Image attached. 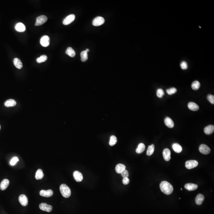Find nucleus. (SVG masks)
<instances>
[{
	"label": "nucleus",
	"instance_id": "1",
	"mask_svg": "<svg viewBox=\"0 0 214 214\" xmlns=\"http://www.w3.org/2000/svg\"><path fill=\"white\" fill-rule=\"evenodd\" d=\"M160 188L161 191L166 195H170L173 191V186L169 183L165 181H163L161 183Z\"/></svg>",
	"mask_w": 214,
	"mask_h": 214
},
{
	"label": "nucleus",
	"instance_id": "2",
	"mask_svg": "<svg viewBox=\"0 0 214 214\" xmlns=\"http://www.w3.org/2000/svg\"><path fill=\"white\" fill-rule=\"evenodd\" d=\"M60 191L63 197L68 198L71 195V191L68 186L65 184H62L60 188Z\"/></svg>",
	"mask_w": 214,
	"mask_h": 214
},
{
	"label": "nucleus",
	"instance_id": "3",
	"mask_svg": "<svg viewBox=\"0 0 214 214\" xmlns=\"http://www.w3.org/2000/svg\"><path fill=\"white\" fill-rule=\"evenodd\" d=\"M48 19V18L47 16L45 15H42L37 17L36 19V21L35 23V26H39L43 24L44 23L47 22Z\"/></svg>",
	"mask_w": 214,
	"mask_h": 214
},
{
	"label": "nucleus",
	"instance_id": "4",
	"mask_svg": "<svg viewBox=\"0 0 214 214\" xmlns=\"http://www.w3.org/2000/svg\"><path fill=\"white\" fill-rule=\"evenodd\" d=\"M198 163L196 160H189L187 161L185 164L186 168L188 169H191L198 166Z\"/></svg>",
	"mask_w": 214,
	"mask_h": 214
},
{
	"label": "nucleus",
	"instance_id": "5",
	"mask_svg": "<svg viewBox=\"0 0 214 214\" xmlns=\"http://www.w3.org/2000/svg\"><path fill=\"white\" fill-rule=\"evenodd\" d=\"M105 22V19L103 17L99 16L96 17L92 21V24L95 26H99L103 24Z\"/></svg>",
	"mask_w": 214,
	"mask_h": 214
},
{
	"label": "nucleus",
	"instance_id": "6",
	"mask_svg": "<svg viewBox=\"0 0 214 214\" xmlns=\"http://www.w3.org/2000/svg\"><path fill=\"white\" fill-rule=\"evenodd\" d=\"M199 151L203 154L207 155L211 152V149L207 145L201 144L199 147Z\"/></svg>",
	"mask_w": 214,
	"mask_h": 214
},
{
	"label": "nucleus",
	"instance_id": "7",
	"mask_svg": "<svg viewBox=\"0 0 214 214\" xmlns=\"http://www.w3.org/2000/svg\"><path fill=\"white\" fill-rule=\"evenodd\" d=\"M75 16L74 14H70L66 17L63 20V24L64 25H68L72 23L75 19Z\"/></svg>",
	"mask_w": 214,
	"mask_h": 214
},
{
	"label": "nucleus",
	"instance_id": "8",
	"mask_svg": "<svg viewBox=\"0 0 214 214\" xmlns=\"http://www.w3.org/2000/svg\"><path fill=\"white\" fill-rule=\"evenodd\" d=\"M40 43L43 47H48L50 45V38L48 36H43L41 38Z\"/></svg>",
	"mask_w": 214,
	"mask_h": 214
},
{
	"label": "nucleus",
	"instance_id": "9",
	"mask_svg": "<svg viewBox=\"0 0 214 214\" xmlns=\"http://www.w3.org/2000/svg\"><path fill=\"white\" fill-rule=\"evenodd\" d=\"M39 207L40 209L43 211L50 212L52 210V206L50 205H48L46 203H41V204H40Z\"/></svg>",
	"mask_w": 214,
	"mask_h": 214
},
{
	"label": "nucleus",
	"instance_id": "10",
	"mask_svg": "<svg viewBox=\"0 0 214 214\" xmlns=\"http://www.w3.org/2000/svg\"><path fill=\"white\" fill-rule=\"evenodd\" d=\"M19 201L21 205L23 206H27L28 203V198L24 194H22L19 196Z\"/></svg>",
	"mask_w": 214,
	"mask_h": 214
},
{
	"label": "nucleus",
	"instance_id": "11",
	"mask_svg": "<svg viewBox=\"0 0 214 214\" xmlns=\"http://www.w3.org/2000/svg\"><path fill=\"white\" fill-rule=\"evenodd\" d=\"M40 195L43 197L49 198L52 196L53 195V192L51 190H42L40 192Z\"/></svg>",
	"mask_w": 214,
	"mask_h": 214
},
{
	"label": "nucleus",
	"instance_id": "12",
	"mask_svg": "<svg viewBox=\"0 0 214 214\" xmlns=\"http://www.w3.org/2000/svg\"><path fill=\"white\" fill-rule=\"evenodd\" d=\"M163 155L165 160L166 161H170V158H171V157H170L171 153H170V149H168V148L165 149L163 151Z\"/></svg>",
	"mask_w": 214,
	"mask_h": 214
},
{
	"label": "nucleus",
	"instance_id": "13",
	"mask_svg": "<svg viewBox=\"0 0 214 214\" xmlns=\"http://www.w3.org/2000/svg\"><path fill=\"white\" fill-rule=\"evenodd\" d=\"M73 177L75 181L77 182H80L83 180V176L81 173L78 171H75L73 173Z\"/></svg>",
	"mask_w": 214,
	"mask_h": 214
},
{
	"label": "nucleus",
	"instance_id": "14",
	"mask_svg": "<svg viewBox=\"0 0 214 214\" xmlns=\"http://www.w3.org/2000/svg\"><path fill=\"white\" fill-rule=\"evenodd\" d=\"M10 184V181L8 179H5L1 182L0 184V189L2 190H4L8 188Z\"/></svg>",
	"mask_w": 214,
	"mask_h": 214
},
{
	"label": "nucleus",
	"instance_id": "15",
	"mask_svg": "<svg viewBox=\"0 0 214 214\" xmlns=\"http://www.w3.org/2000/svg\"><path fill=\"white\" fill-rule=\"evenodd\" d=\"M165 124L168 127L173 128L174 127V123L173 121L169 117H166L164 120Z\"/></svg>",
	"mask_w": 214,
	"mask_h": 214
},
{
	"label": "nucleus",
	"instance_id": "16",
	"mask_svg": "<svg viewBox=\"0 0 214 214\" xmlns=\"http://www.w3.org/2000/svg\"><path fill=\"white\" fill-rule=\"evenodd\" d=\"M204 132L207 135L213 134L214 131V126L213 125H209L204 128Z\"/></svg>",
	"mask_w": 214,
	"mask_h": 214
},
{
	"label": "nucleus",
	"instance_id": "17",
	"mask_svg": "<svg viewBox=\"0 0 214 214\" xmlns=\"http://www.w3.org/2000/svg\"><path fill=\"white\" fill-rule=\"evenodd\" d=\"M184 187L186 190L189 191H194L198 188V186L197 184L192 183H188L185 184Z\"/></svg>",
	"mask_w": 214,
	"mask_h": 214
},
{
	"label": "nucleus",
	"instance_id": "18",
	"mask_svg": "<svg viewBox=\"0 0 214 214\" xmlns=\"http://www.w3.org/2000/svg\"><path fill=\"white\" fill-rule=\"evenodd\" d=\"M188 108L191 110L193 111H197L199 109V106L198 105L193 102H190L188 105Z\"/></svg>",
	"mask_w": 214,
	"mask_h": 214
},
{
	"label": "nucleus",
	"instance_id": "19",
	"mask_svg": "<svg viewBox=\"0 0 214 214\" xmlns=\"http://www.w3.org/2000/svg\"><path fill=\"white\" fill-rule=\"evenodd\" d=\"M15 29L17 32H23L25 31V25L22 23H17L15 26Z\"/></svg>",
	"mask_w": 214,
	"mask_h": 214
},
{
	"label": "nucleus",
	"instance_id": "20",
	"mask_svg": "<svg viewBox=\"0 0 214 214\" xmlns=\"http://www.w3.org/2000/svg\"><path fill=\"white\" fill-rule=\"evenodd\" d=\"M204 199H205V198H204L203 195H202L201 194H199L197 195V196L196 197V199H195L196 203L197 205H201L203 203V201H204Z\"/></svg>",
	"mask_w": 214,
	"mask_h": 214
},
{
	"label": "nucleus",
	"instance_id": "21",
	"mask_svg": "<svg viewBox=\"0 0 214 214\" xmlns=\"http://www.w3.org/2000/svg\"><path fill=\"white\" fill-rule=\"evenodd\" d=\"M172 148L175 152L177 153H180L182 150V146L178 143H174L172 145Z\"/></svg>",
	"mask_w": 214,
	"mask_h": 214
},
{
	"label": "nucleus",
	"instance_id": "22",
	"mask_svg": "<svg viewBox=\"0 0 214 214\" xmlns=\"http://www.w3.org/2000/svg\"><path fill=\"white\" fill-rule=\"evenodd\" d=\"M14 64L16 68L21 69L22 68L23 64L20 60L18 58H15L14 60Z\"/></svg>",
	"mask_w": 214,
	"mask_h": 214
},
{
	"label": "nucleus",
	"instance_id": "23",
	"mask_svg": "<svg viewBox=\"0 0 214 214\" xmlns=\"http://www.w3.org/2000/svg\"><path fill=\"white\" fill-rule=\"evenodd\" d=\"M125 169H126V166L122 164H118L115 167L116 172L118 174L121 173Z\"/></svg>",
	"mask_w": 214,
	"mask_h": 214
},
{
	"label": "nucleus",
	"instance_id": "24",
	"mask_svg": "<svg viewBox=\"0 0 214 214\" xmlns=\"http://www.w3.org/2000/svg\"><path fill=\"white\" fill-rule=\"evenodd\" d=\"M16 102L14 99H9L7 100L4 103V106L6 107H11L15 106Z\"/></svg>",
	"mask_w": 214,
	"mask_h": 214
},
{
	"label": "nucleus",
	"instance_id": "25",
	"mask_svg": "<svg viewBox=\"0 0 214 214\" xmlns=\"http://www.w3.org/2000/svg\"><path fill=\"white\" fill-rule=\"evenodd\" d=\"M44 174L43 173V170L41 169H39L37 170V172L36 173L35 177L36 179L37 180L42 179L44 177Z\"/></svg>",
	"mask_w": 214,
	"mask_h": 214
},
{
	"label": "nucleus",
	"instance_id": "26",
	"mask_svg": "<svg viewBox=\"0 0 214 214\" xmlns=\"http://www.w3.org/2000/svg\"><path fill=\"white\" fill-rule=\"evenodd\" d=\"M145 146L143 143H140L138 145L137 149H136V152L137 153H141L144 151L145 149Z\"/></svg>",
	"mask_w": 214,
	"mask_h": 214
},
{
	"label": "nucleus",
	"instance_id": "27",
	"mask_svg": "<svg viewBox=\"0 0 214 214\" xmlns=\"http://www.w3.org/2000/svg\"><path fill=\"white\" fill-rule=\"evenodd\" d=\"M155 150V146L154 144H152L148 146L147 150V155L148 156H151L153 154Z\"/></svg>",
	"mask_w": 214,
	"mask_h": 214
},
{
	"label": "nucleus",
	"instance_id": "28",
	"mask_svg": "<svg viewBox=\"0 0 214 214\" xmlns=\"http://www.w3.org/2000/svg\"><path fill=\"white\" fill-rule=\"evenodd\" d=\"M66 53L71 57H74L76 54L75 51L71 47H68L66 50Z\"/></svg>",
	"mask_w": 214,
	"mask_h": 214
},
{
	"label": "nucleus",
	"instance_id": "29",
	"mask_svg": "<svg viewBox=\"0 0 214 214\" xmlns=\"http://www.w3.org/2000/svg\"><path fill=\"white\" fill-rule=\"evenodd\" d=\"M200 86L201 85H200V82L198 81H196L192 82L191 86L192 89L194 90H197L199 88Z\"/></svg>",
	"mask_w": 214,
	"mask_h": 214
},
{
	"label": "nucleus",
	"instance_id": "30",
	"mask_svg": "<svg viewBox=\"0 0 214 214\" xmlns=\"http://www.w3.org/2000/svg\"><path fill=\"white\" fill-rule=\"evenodd\" d=\"M81 60L82 62H86L88 58L87 52L86 50L83 51L81 53Z\"/></svg>",
	"mask_w": 214,
	"mask_h": 214
},
{
	"label": "nucleus",
	"instance_id": "31",
	"mask_svg": "<svg viewBox=\"0 0 214 214\" xmlns=\"http://www.w3.org/2000/svg\"><path fill=\"white\" fill-rule=\"evenodd\" d=\"M47 58H48V57L46 55H42L40 57L37 58L36 61L37 63H42V62H45V61H47Z\"/></svg>",
	"mask_w": 214,
	"mask_h": 214
},
{
	"label": "nucleus",
	"instance_id": "32",
	"mask_svg": "<svg viewBox=\"0 0 214 214\" xmlns=\"http://www.w3.org/2000/svg\"><path fill=\"white\" fill-rule=\"evenodd\" d=\"M117 138L115 136H112L110 138L109 144L111 146H114L117 143Z\"/></svg>",
	"mask_w": 214,
	"mask_h": 214
},
{
	"label": "nucleus",
	"instance_id": "33",
	"mask_svg": "<svg viewBox=\"0 0 214 214\" xmlns=\"http://www.w3.org/2000/svg\"><path fill=\"white\" fill-rule=\"evenodd\" d=\"M164 92L161 88H159L157 91V96L159 98H162L164 95Z\"/></svg>",
	"mask_w": 214,
	"mask_h": 214
},
{
	"label": "nucleus",
	"instance_id": "34",
	"mask_svg": "<svg viewBox=\"0 0 214 214\" xmlns=\"http://www.w3.org/2000/svg\"><path fill=\"white\" fill-rule=\"evenodd\" d=\"M166 92L168 95H171L177 92V89L173 87L169 88L166 90Z\"/></svg>",
	"mask_w": 214,
	"mask_h": 214
},
{
	"label": "nucleus",
	"instance_id": "35",
	"mask_svg": "<svg viewBox=\"0 0 214 214\" xmlns=\"http://www.w3.org/2000/svg\"><path fill=\"white\" fill-rule=\"evenodd\" d=\"M207 99L211 104H214V96L211 95H209L207 96Z\"/></svg>",
	"mask_w": 214,
	"mask_h": 214
},
{
	"label": "nucleus",
	"instance_id": "36",
	"mask_svg": "<svg viewBox=\"0 0 214 214\" xmlns=\"http://www.w3.org/2000/svg\"><path fill=\"white\" fill-rule=\"evenodd\" d=\"M181 67L182 69H186L188 68V64L185 61H183L181 63Z\"/></svg>",
	"mask_w": 214,
	"mask_h": 214
},
{
	"label": "nucleus",
	"instance_id": "37",
	"mask_svg": "<svg viewBox=\"0 0 214 214\" xmlns=\"http://www.w3.org/2000/svg\"><path fill=\"white\" fill-rule=\"evenodd\" d=\"M19 159L17 157H14L10 161V164L11 165H14L18 161Z\"/></svg>",
	"mask_w": 214,
	"mask_h": 214
},
{
	"label": "nucleus",
	"instance_id": "38",
	"mask_svg": "<svg viewBox=\"0 0 214 214\" xmlns=\"http://www.w3.org/2000/svg\"><path fill=\"white\" fill-rule=\"evenodd\" d=\"M121 174L122 175L123 177L124 178H128L129 176V174L128 173V171L127 170H124L122 173H121Z\"/></svg>",
	"mask_w": 214,
	"mask_h": 214
},
{
	"label": "nucleus",
	"instance_id": "39",
	"mask_svg": "<svg viewBox=\"0 0 214 214\" xmlns=\"http://www.w3.org/2000/svg\"><path fill=\"white\" fill-rule=\"evenodd\" d=\"M130 180L128 178H124L123 179V184L124 185H127L129 184Z\"/></svg>",
	"mask_w": 214,
	"mask_h": 214
},
{
	"label": "nucleus",
	"instance_id": "40",
	"mask_svg": "<svg viewBox=\"0 0 214 214\" xmlns=\"http://www.w3.org/2000/svg\"><path fill=\"white\" fill-rule=\"evenodd\" d=\"M86 52H89V49H86Z\"/></svg>",
	"mask_w": 214,
	"mask_h": 214
},
{
	"label": "nucleus",
	"instance_id": "41",
	"mask_svg": "<svg viewBox=\"0 0 214 214\" xmlns=\"http://www.w3.org/2000/svg\"><path fill=\"white\" fill-rule=\"evenodd\" d=\"M181 190H182V188H181Z\"/></svg>",
	"mask_w": 214,
	"mask_h": 214
},
{
	"label": "nucleus",
	"instance_id": "42",
	"mask_svg": "<svg viewBox=\"0 0 214 214\" xmlns=\"http://www.w3.org/2000/svg\"><path fill=\"white\" fill-rule=\"evenodd\" d=\"M0 128H1V127H0Z\"/></svg>",
	"mask_w": 214,
	"mask_h": 214
}]
</instances>
